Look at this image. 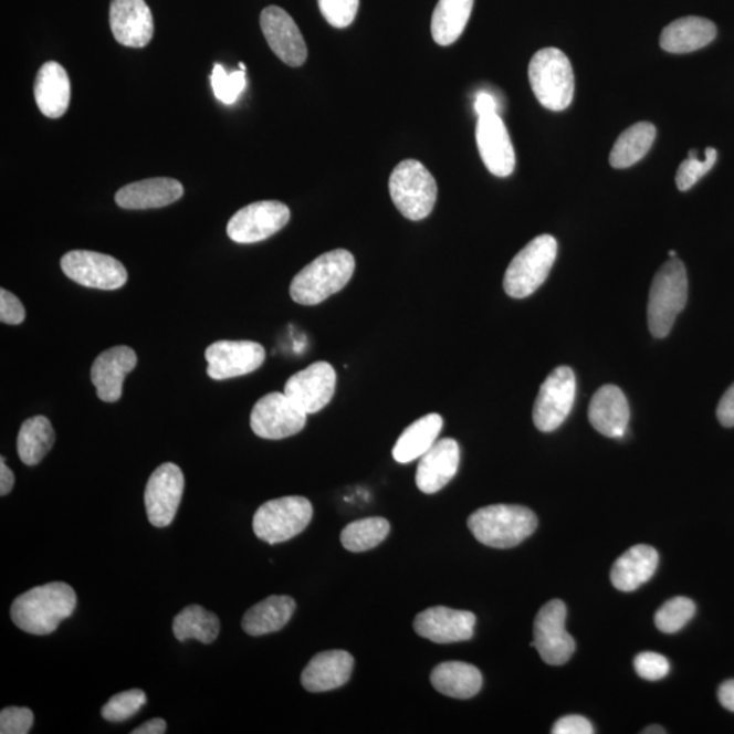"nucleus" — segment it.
Instances as JSON below:
<instances>
[{
	"label": "nucleus",
	"mask_w": 734,
	"mask_h": 734,
	"mask_svg": "<svg viewBox=\"0 0 734 734\" xmlns=\"http://www.w3.org/2000/svg\"><path fill=\"white\" fill-rule=\"evenodd\" d=\"M76 595L70 585L51 583L18 596L11 606V619L18 629L34 636H49L74 614Z\"/></svg>",
	"instance_id": "f257e3e1"
},
{
	"label": "nucleus",
	"mask_w": 734,
	"mask_h": 734,
	"mask_svg": "<svg viewBox=\"0 0 734 734\" xmlns=\"http://www.w3.org/2000/svg\"><path fill=\"white\" fill-rule=\"evenodd\" d=\"M355 271L352 252L335 250L322 254L302 269L290 284V295L300 305L322 304L350 282Z\"/></svg>",
	"instance_id": "f03ea898"
},
{
	"label": "nucleus",
	"mask_w": 734,
	"mask_h": 734,
	"mask_svg": "<svg viewBox=\"0 0 734 734\" xmlns=\"http://www.w3.org/2000/svg\"><path fill=\"white\" fill-rule=\"evenodd\" d=\"M537 523L536 514L528 507L491 505L473 512L468 518V528L484 546L506 549L532 536Z\"/></svg>",
	"instance_id": "7ed1b4c3"
},
{
	"label": "nucleus",
	"mask_w": 734,
	"mask_h": 734,
	"mask_svg": "<svg viewBox=\"0 0 734 734\" xmlns=\"http://www.w3.org/2000/svg\"><path fill=\"white\" fill-rule=\"evenodd\" d=\"M689 300V281L684 264L678 258L669 259L657 271L651 283L648 304L650 334L662 339L671 333L679 313Z\"/></svg>",
	"instance_id": "20e7f679"
},
{
	"label": "nucleus",
	"mask_w": 734,
	"mask_h": 734,
	"mask_svg": "<svg viewBox=\"0 0 734 734\" xmlns=\"http://www.w3.org/2000/svg\"><path fill=\"white\" fill-rule=\"evenodd\" d=\"M532 91L544 108L562 112L574 97V73L570 61L558 49H543L532 57L528 69Z\"/></svg>",
	"instance_id": "39448f33"
},
{
	"label": "nucleus",
	"mask_w": 734,
	"mask_h": 734,
	"mask_svg": "<svg viewBox=\"0 0 734 734\" xmlns=\"http://www.w3.org/2000/svg\"><path fill=\"white\" fill-rule=\"evenodd\" d=\"M558 253L553 235L542 234L523 248L508 264L503 289L508 297L526 298L546 282Z\"/></svg>",
	"instance_id": "423d86ee"
},
{
	"label": "nucleus",
	"mask_w": 734,
	"mask_h": 734,
	"mask_svg": "<svg viewBox=\"0 0 734 734\" xmlns=\"http://www.w3.org/2000/svg\"><path fill=\"white\" fill-rule=\"evenodd\" d=\"M389 192L396 209L410 221H422L433 211L437 182L423 164L406 159L390 175Z\"/></svg>",
	"instance_id": "0eeeda50"
},
{
	"label": "nucleus",
	"mask_w": 734,
	"mask_h": 734,
	"mask_svg": "<svg viewBox=\"0 0 734 734\" xmlns=\"http://www.w3.org/2000/svg\"><path fill=\"white\" fill-rule=\"evenodd\" d=\"M313 517V506L304 496H283L265 502L253 517V531L260 541L277 544L298 536Z\"/></svg>",
	"instance_id": "6e6552de"
},
{
	"label": "nucleus",
	"mask_w": 734,
	"mask_h": 734,
	"mask_svg": "<svg viewBox=\"0 0 734 734\" xmlns=\"http://www.w3.org/2000/svg\"><path fill=\"white\" fill-rule=\"evenodd\" d=\"M577 382L568 366H559L550 373L538 390L534 406V422L543 433L560 428L576 400Z\"/></svg>",
	"instance_id": "1a4fd4ad"
},
{
	"label": "nucleus",
	"mask_w": 734,
	"mask_h": 734,
	"mask_svg": "<svg viewBox=\"0 0 734 734\" xmlns=\"http://www.w3.org/2000/svg\"><path fill=\"white\" fill-rule=\"evenodd\" d=\"M567 609L562 600H550L541 608L534 625V642L548 665H564L576 651V641L566 631Z\"/></svg>",
	"instance_id": "9d476101"
},
{
	"label": "nucleus",
	"mask_w": 734,
	"mask_h": 734,
	"mask_svg": "<svg viewBox=\"0 0 734 734\" xmlns=\"http://www.w3.org/2000/svg\"><path fill=\"white\" fill-rule=\"evenodd\" d=\"M290 221V209L282 201H254L237 211L228 223L230 240L239 244H254L270 239Z\"/></svg>",
	"instance_id": "9b49d317"
},
{
	"label": "nucleus",
	"mask_w": 734,
	"mask_h": 734,
	"mask_svg": "<svg viewBox=\"0 0 734 734\" xmlns=\"http://www.w3.org/2000/svg\"><path fill=\"white\" fill-rule=\"evenodd\" d=\"M61 268L71 281L91 289L117 290L128 281V272L118 260L93 251L64 254Z\"/></svg>",
	"instance_id": "f8f14e48"
},
{
	"label": "nucleus",
	"mask_w": 734,
	"mask_h": 734,
	"mask_svg": "<svg viewBox=\"0 0 734 734\" xmlns=\"http://www.w3.org/2000/svg\"><path fill=\"white\" fill-rule=\"evenodd\" d=\"M307 413L286 395L272 392L254 405L251 413L253 433L264 440H283L304 430Z\"/></svg>",
	"instance_id": "ddd939ff"
},
{
	"label": "nucleus",
	"mask_w": 734,
	"mask_h": 734,
	"mask_svg": "<svg viewBox=\"0 0 734 734\" xmlns=\"http://www.w3.org/2000/svg\"><path fill=\"white\" fill-rule=\"evenodd\" d=\"M209 367L207 375L222 381L256 371L264 364L265 350L260 343L251 340H219L205 353Z\"/></svg>",
	"instance_id": "4468645a"
},
{
	"label": "nucleus",
	"mask_w": 734,
	"mask_h": 734,
	"mask_svg": "<svg viewBox=\"0 0 734 734\" xmlns=\"http://www.w3.org/2000/svg\"><path fill=\"white\" fill-rule=\"evenodd\" d=\"M184 473L179 465L165 463L151 473L145 490L147 517L157 528L174 523L182 499Z\"/></svg>",
	"instance_id": "2eb2a0df"
},
{
	"label": "nucleus",
	"mask_w": 734,
	"mask_h": 734,
	"mask_svg": "<svg viewBox=\"0 0 734 734\" xmlns=\"http://www.w3.org/2000/svg\"><path fill=\"white\" fill-rule=\"evenodd\" d=\"M335 388L334 367L319 360L290 377L283 392L305 413H316L333 400Z\"/></svg>",
	"instance_id": "dca6fc26"
},
{
	"label": "nucleus",
	"mask_w": 734,
	"mask_h": 734,
	"mask_svg": "<svg viewBox=\"0 0 734 734\" xmlns=\"http://www.w3.org/2000/svg\"><path fill=\"white\" fill-rule=\"evenodd\" d=\"M260 27L272 52L290 67L305 63L307 49L297 23L277 6H269L260 15Z\"/></svg>",
	"instance_id": "f3484780"
},
{
	"label": "nucleus",
	"mask_w": 734,
	"mask_h": 734,
	"mask_svg": "<svg viewBox=\"0 0 734 734\" xmlns=\"http://www.w3.org/2000/svg\"><path fill=\"white\" fill-rule=\"evenodd\" d=\"M475 615L448 607L424 609L413 620V630L417 635L434 643L470 641L475 632Z\"/></svg>",
	"instance_id": "a211bd4d"
},
{
	"label": "nucleus",
	"mask_w": 734,
	"mask_h": 734,
	"mask_svg": "<svg viewBox=\"0 0 734 734\" xmlns=\"http://www.w3.org/2000/svg\"><path fill=\"white\" fill-rule=\"evenodd\" d=\"M476 144L490 174L496 177L513 174L516 168V153L505 123L499 114L478 117Z\"/></svg>",
	"instance_id": "6ab92c4d"
},
{
	"label": "nucleus",
	"mask_w": 734,
	"mask_h": 734,
	"mask_svg": "<svg viewBox=\"0 0 734 734\" xmlns=\"http://www.w3.org/2000/svg\"><path fill=\"white\" fill-rule=\"evenodd\" d=\"M111 31L118 44L144 49L154 34V20L145 0H112Z\"/></svg>",
	"instance_id": "aec40b11"
},
{
	"label": "nucleus",
	"mask_w": 734,
	"mask_h": 734,
	"mask_svg": "<svg viewBox=\"0 0 734 734\" xmlns=\"http://www.w3.org/2000/svg\"><path fill=\"white\" fill-rule=\"evenodd\" d=\"M138 365L132 347L116 346L101 353L92 366V382L99 400L116 402L123 395V384L128 373Z\"/></svg>",
	"instance_id": "412c9836"
},
{
	"label": "nucleus",
	"mask_w": 734,
	"mask_h": 734,
	"mask_svg": "<svg viewBox=\"0 0 734 734\" xmlns=\"http://www.w3.org/2000/svg\"><path fill=\"white\" fill-rule=\"evenodd\" d=\"M460 447L453 438H442L420 458L417 485L424 494H436L458 473Z\"/></svg>",
	"instance_id": "4be33fe9"
},
{
	"label": "nucleus",
	"mask_w": 734,
	"mask_h": 734,
	"mask_svg": "<svg viewBox=\"0 0 734 734\" xmlns=\"http://www.w3.org/2000/svg\"><path fill=\"white\" fill-rule=\"evenodd\" d=\"M184 187L180 181L169 177H156L128 184L118 189L115 200L126 210L161 209L182 198Z\"/></svg>",
	"instance_id": "5701e85b"
},
{
	"label": "nucleus",
	"mask_w": 734,
	"mask_h": 734,
	"mask_svg": "<svg viewBox=\"0 0 734 734\" xmlns=\"http://www.w3.org/2000/svg\"><path fill=\"white\" fill-rule=\"evenodd\" d=\"M354 659L345 650H328L318 653L302 672L301 683L310 692L339 689L352 678Z\"/></svg>",
	"instance_id": "b1692460"
},
{
	"label": "nucleus",
	"mask_w": 734,
	"mask_h": 734,
	"mask_svg": "<svg viewBox=\"0 0 734 734\" xmlns=\"http://www.w3.org/2000/svg\"><path fill=\"white\" fill-rule=\"evenodd\" d=\"M589 420L600 434L621 438L630 420L629 401L623 390L615 385H604L591 398Z\"/></svg>",
	"instance_id": "393cba45"
},
{
	"label": "nucleus",
	"mask_w": 734,
	"mask_h": 734,
	"mask_svg": "<svg viewBox=\"0 0 734 734\" xmlns=\"http://www.w3.org/2000/svg\"><path fill=\"white\" fill-rule=\"evenodd\" d=\"M34 98L41 114L59 118L66 114L71 99V82L62 64L46 62L34 82Z\"/></svg>",
	"instance_id": "a878e982"
},
{
	"label": "nucleus",
	"mask_w": 734,
	"mask_h": 734,
	"mask_svg": "<svg viewBox=\"0 0 734 734\" xmlns=\"http://www.w3.org/2000/svg\"><path fill=\"white\" fill-rule=\"evenodd\" d=\"M717 35L714 22L702 17H684L669 23L660 38L661 49L669 53H690L709 45Z\"/></svg>",
	"instance_id": "bb28decb"
},
{
	"label": "nucleus",
	"mask_w": 734,
	"mask_h": 734,
	"mask_svg": "<svg viewBox=\"0 0 734 734\" xmlns=\"http://www.w3.org/2000/svg\"><path fill=\"white\" fill-rule=\"evenodd\" d=\"M657 566H659V553L647 544H638L615 562L611 581L618 590H637L654 576Z\"/></svg>",
	"instance_id": "cd10ccee"
},
{
	"label": "nucleus",
	"mask_w": 734,
	"mask_h": 734,
	"mask_svg": "<svg viewBox=\"0 0 734 734\" xmlns=\"http://www.w3.org/2000/svg\"><path fill=\"white\" fill-rule=\"evenodd\" d=\"M430 680L438 692L455 700H470L479 694L483 685L481 671L461 661H448L437 665Z\"/></svg>",
	"instance_id": "c85d7f7f"
},
{
	"label": "nucleus",
	"mask_w": 734,
	"mask_h": 734,
	"mask_svg": "<svg viewBox=\"0 0 734 734\" xmlns=\"http://www.w3.org/2000/svg\"><path fill=\"white\" fill-rule=\"evenodd\" d=\"M297 604L290 596H270L248 609L242 629L252 637L271 635L283 629L292 619Z\"/></svg>",
	"instance_id": "c756f323"
},
{
	"label": "nucleus",
	"mask_w": 734,
	"mask_h": 734,
	"mask_svg": "<svg viewBox=\"0 0 734 734\" xmlns=\"http://www.w3.org/2000/svg\"><path fill=\"white\" fill-rule=\"evenodd\" d=\"M443 428V419L440 413H429L416 420L402 431L394 448V459L400 464L422 458L437 442Z\"/></svg>",
	"instance_id": "7c9ffc66"
},
{
	"label": "nucleus",
	"mask_w": 734,
	"mask_h": 734,
	"mask_svg": "<svg viewBox=\"0 0 734 734\" xmlns=\"http://www.w3.org/2000/svg\"><path fill=\"white\" fill-rule=\"evenodd\" d=\"M475 0H440L431 18V35L438 45L448 46L465 31Z\"/></svg>",
	"instance_id": "2f4dec72"
},
{
	"label": "nucleus",
	"mask_w": 734,
	"mask_h": 734,
	"mask_svg": "<svg viewBox=\"0 0 734 734\" xmlns=\"http://www.w3.org/2000/svg\"><path fill=\"white\" fill-rule=\"evenodd\" d=\"M656 134V127L648 122L637 123L627 128L615 141L614 149L609 154L611 167L626 169L641 161L653 146Z\"/></svg>",
	"instance_id": "473e14b6"
},
{
	"label": "nucleus",
	"mask_w": 734,
	"mask_h": 734,
	"mask_svg": "<svg viewBox=\"0 0 734 734\" xmlns=\"http://www.w3.org/2000/svg\"><path fill=\"white\" fill-rule=\"evenodd\" d=\"M55 443V430L49 418L33 417L22 423L17 438L18 455L23 464L38 465Z\"/></svg>",
	"instance_id": "72a5a7b5"
},
{
	"label": "nucleus",
	"mask_w": 734,
	"mask_h": 734,
	"mask_svg": "<svg viewBox=\"0 0 734 734\" xmlns=\"http://www.w3.org/2000/svg\"><path fill=\"white\" fill-rule=\"evenodd\" d=\"M219 630L221 623L217 615L200 606L184 608L174 620V635L180 642L198 639L199 642L209 644L216 641Z\"/></svg>",
	"instance_id": "f704fd0d"
},
{
	"label": "nucleus",
	"mask_w": 734,
	"mask_h": 734,
	"mask_svg": "<svg viewBox=\"0 0 734 734\" xmlns=\"http://www.w3.org/2000/svg\"><path fill=\"white\" fill-rule=\"evenodd\" d=\"M389 531V521L382 517L358 520L343 529L340 541L343 547L352 553H364L381 544Z\"/></svg>",
	"instance_id": "c9c22d12"
},
{
	"label": "nucleus",
	"mask_w": 734,
	"mask_h": 734,
	"mask_svg": "<svg viewBox=\"0 0 734 734\" xmlns=\"http://www.w3.org/2000/svg\"><path fill=\"white\" fill-rule=\"evenodd\" d=\"M695 611V604L689 597H673L657 611L654 617L657 629L673 635L689 625Z\"/></svg>",
	"instance_id": "e433bc0d"
},
{
	"label": "nucleus",
	"mask_w": 734,
	"mask_h": 734,
	"mask_svg": "<svg viewBox=\"0 0 734 734\" xmlns=\"http://www.w3.org/2000/svg\"><path fill=\"white\" fill-rule=\"evenodd\" d=\"M719 153L713 147H707L704 151V159L698 157V150H690L689 158L680 165L677 184L680 191H689L698 181L706 176L717 162Z\"/></svg>",
	"instance_id": "4c0bfd02"
},
{
	"label": "nucleus",
	"mask_w": 734,
	"mask_h": 734,
	"mask_svg": "<svg viewBox=\"0 0 734 734\" xmlns=\"http://www.w3.org/2000/svg\"><path fill=\"white\" fill-rule=\"evenodd\" d=\"M147 703V696L141 690H129L120 692L111 698L108 702L104 704L101 714L106 721L109 722H123L134 717V715L140 712V709Z\"/></svg>",
	"instance_id": "58836bf2"
},
{
	"label": "nucleus",
	"mask_w": 734,
	"mask_h": 734,
	"mask_svg": "<svg viewBox=\"0 0 734 734\" xmlns=\"http://www.w3.org/2000/svg\"><path fill=\"white\" fill-rule=\"evenodd\" d=\"M211 86L221 103L232 105L247 87L245 71L237 70L228 74L221 64H216L211 74Z\"/></svg>",
	"instance_id": "ea45409f"
},
{
	"label": "nucleus",
	"mask_w": 734,
	"mask_h": 734,
	"mask_svg": "<svg viewBox=\"0 0 734 734\" xmlns=\"http://www.w3.org/2000/svg\"><path fill=\"white\" fill-rule=\"evenodd\" d=\"M318 8L331 27H350L357 17L359 0H318Z\"/></svg>",
	"instance_id": "a19ab883"
},
{
	"label": "nucleus",
	"mask_w": 734,
	"mask_h": 734,
	"mask_svg": "<svg viewBox=\"0 0 734 734\" xmlns=\"http://www.w3.org/2000/svg\"><path fill=\"white\" fill-rule=\"evenodd\" d=\"M635 668L639 677L649 680V682H659L671 671V665H669L665 657L653 653V651L639 653L635 660Z\"/></svg>",
	"instance_id": "79ce46f5"
},
{
	"label": "nucleus",
	"mask_w": 734,
	"mask_h": 734,
	"mask_svg": "<svg viewBox=\"0 0 734 734\" xmlns=\"http://www.w3.org/2000/svg\"><path fill=\"white\" fill-rule=\"evenodd\" d=\"M34 722L32 710L27 707H6L0 712V733L27 734Z\"/></svg>",
	"instance_id": "37998d69"
},
{
	"label": "nucleus",
	"mask_w": 734,
	"mask_h": 734,
	"mask_svg": "<svg viewBox=\"0 0 734 734\" xmlns=\"http://www.w3.org/2000/svg\"><path fill=\"white\" fill-rule=\"evenodd\" d=\"M27 317L25 307L20 298L8 290H0V322L10 325H20Z\"/></svg>",
	"instance_id": "c03bdc74"
},
{
	"label": "nucleus",
	"mask_w": 734,
	"mask_h": 734,
	"mask_svg": "<svg viewBox=\"0 0 734 734\" xmlns=\"http://www.w3.org/2000/svg\"><path fill=\"white\" fill-rule=\"evenodd\" d=\"M554 734H591L595 733L590 722L581 715H566L555 722Z\"/></svg>",
	"instance_id": "a18cd8bd"
},
{
	"label": "nucleus",
	"mask_w": 734,
	"mask_h": 734,
	"mask_svg": "<svg viewBox=\"0 0 734 734\" xmlns=\"http://www.w3.org/2000/svg\"><path fill=\"white\" fill-rule=\"evenodd\" d=\"M717 418L724 428H734V384L720 400Z\"/></svg>",
	"instance_id": "49530a36"
},
{
	"label": "nucleus",
	"mask_w": 734,
	"mask_h": 734,
	"mask_svg": "<svg viewBox=\"0 0 734 734\" xmlns=\"http://www.w3.org/2000/svg\"><path fill=\"white\" fill-rule=\"evenodd\" d=\"M475 111L479 116L499 114V104L496 99L487 92H481L476 96Z\"/></svg>",
	"instance_id": "de8ad7c7"
},
{
	"label": "nucleus",
	"mask_w": 734,
	"mask_h": 734,
	"mask_svg": "<svg viewBox=\"0 0 734 734\" xmlns=\"http://www.w3.org/2000/svg\"><path fill=\"white\" fill-rule=\"evenodd\" d=\"M14 483V473L6 465L4 458L0 459V495H8L13 490Z\"/></svg>",
	"instance_id": "09e8293b"
},
{
	"label": "nucleus",
	"mask_w": 734,
	"mask_h": 734,
	"mask_svg": "<svg viewBox=\"0 0 734 734\" xmlns=\"http://www.w3.org/2000/svg\"><path fill=\"white\" fill-rule=\"evenodd\" d=\"M719 701L722 706L734 713V680H727V682L721 684Z\"/></svg>",
	"instance_id": "8fccbe9b"
},
{
	"label": "nucleus",
	"mask_w": 734,
	"mask_h": 734,
	"mask_svg": "<svg viewBox=\"0 0 734 734\" xmlns=\"http://www.w3.org/2000/svg\"><path fill=\"white\" fill-rule=\"evenodd\" d=\"M167 722L162 719H153L145 722L144 725L136 727L132 733L133 734H162L167 732Z\"/></svg>",
	"instance_id": "3c124183"
},
{
	"label": "nucleus",
	"mask_w": 734,
	"mask_h": 734,
	"mask_svg": "<svg viewBox=\"0 0 734 734\" xmlns=\"http://www.w3.org/2000/svg\"><path fill=\"white\" fill-rule=\"evenodd\" d=\"M644 734H665L667 731L662 726H649L647 730L643 731Z\"/></svg>",
	"instance_id": "603ef678"
},
{
	"label": "nucleus",
	"mask_w": 734,
	"mask_h": 734,
	"mask_svg": "<svg viewBox=\"0 0 734 734\" xmlns=\"http://www.w3.org/2000/svg\"><path fill=\"white\" fill-rule=\"evenodd\" d=\"M677 256H678V253H677V252H674V251H669V258L672 259V258H677Z\"/></svg>",
	"instance_id": "864d4df0"
},
{
	"label": "nucleus",
	"mask_w": 734,
	"mask_h": 734,
	"mask_svg": "<svg viewBox=\"0 0 734 734\" xmlns=\"http://www.w3.org/2000/svg\"><path fill=\"white\" fill-rule=\"evenodd\" d=\"M239 66H240V70H242V71H247V66H245L244 63H240Z\"/></svg>",
	"instance_id": "5fc2aeb1"
}]
</instances>
